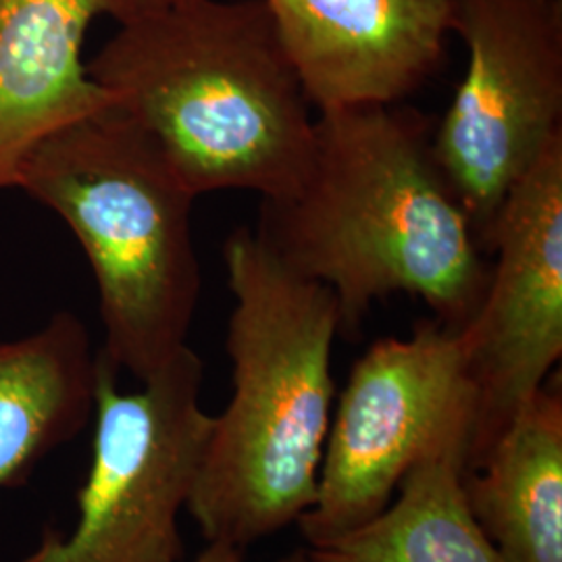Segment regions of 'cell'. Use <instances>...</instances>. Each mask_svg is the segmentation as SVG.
Returning <instances> with one entry per match:
<instances>
[{"mask_svg": "<svg viewBox=\"0 0 562 562\" xmlns=\"http://www.w3.org/2000/svg\"><path fill=\"white\" fill-rule=\"evenodd\" d=\"M473 517L506 562H562V392L546 382L473 469Z\"/></svg>", "mask_w": 562, "mask_h": 562, "instance_id": "cell-12", "label": "cell"}, {"mask_svg": "<svg viewBox=\"0 0 562 562\" xmlns=\"http://www.w3.org/2000/svg\"><path fill=\"white\" fill-rule=\"evenodd\" d=\"M319 111L398 104L446 59L450 0H262Z\"/></svg>", "mask_w": 562, "mask_h": 562, "instance_id": "cell-9", "label": "cell"}, {"mask_svg": "<svg viewBox=\"0 0 562 562\" xmlns=\"http://www.w3.org/2000/svg\"><path fill=\"white\" fill-rule=\"evenodd\" d=\"M462 469L452 452L425 459L380 515L313 550L325 562H506L467 504Z\"/></svg>", "mask_w": 562, "mask_h": 562, "instance_id": "cell-13", "label": "cell"}, {"mask_svg": "<svg viewBox=\"0 0 562 562\" xmlns=\"http://www.w3.org/2000/svg\"><path fill=\"white\" fill-rule=\"evenodd\" d=\"M134 0H0V192L30 153L74 121L115 104L88 74L92 21L120 20Z\"/></svg>", "mask_w": 562, "mask_h": 562, "instance_id": "cell-10", "label": "cell"}, {"mask_svg": "<svg viewBox=\"0 0 562 562\" xmlns=\"http://www.w3.org/2000/svg\"><path fill=\"white\" fill-rule=\"evenodd\" d=\"M120 369L97 359L94 440L71 536L46 529L20 562H181L180 513L201 471L213 415L201 406L204 362L186 344L121 392Z\"/></svg>", "mask_w": 562, "mask_h": 562, "instance_id": "cell-5", "label": "cell"}, {"mask_svg": "<svg viewBox=\"0 0 562 562\" xmlns=\"http://www.w3.org/2000/svg\"><path fill=\"white\" fill-rule=\"evenodd\" d=\"M450 30L467 69L431 150L490 255L510 190L562 136V0H450Z\"/></svg>", "mask_w": 562, "mask_h": 562, "instance_id": "cell-7", "label": "cell"}, {"mask_svg": "<svg viewBox=\"0 0 562 562\" xmlns=\"http://www.w3.org/2000/svg\"><path fill=\"white\" fill-rule=\"evenodd\" d=\"M244 550L229 543L209 542L201 554L192 562H241Z\"/></svg>", "mask_w": 562, "mask_h": 562, "instance_id": "cell-14", "label": "cell"}, {"mask_svg": "<svg viewBox=\"0 0 562 562\" xmlns=\"http://www.w3.org/2000/svg\"><path fill=\"white\" fill-rule=\"evenodd\" d=\"M97 359L88 327L71 311L0 344V490L20 487L86 429L94 415Z\"/></svg>", "mask_w": 562, "mask_h": 562, "instance_id": "cell-11", "label": "cell"}, {"mask_svg": "<svg viewBox=\"0 0 562 562\" xmlns=\"http://www.w3.org/2000/svg\"><path fill=\"white\" fill-rule=\"evenodd\" d=\"M115 21L88 74L196 199L299 183L315 120L262 0H134Z\"/></svg>", "mask_w": 562, "mask_h": 562, "instance_id": "cell-2", "label": "cell"}, {"mask_svg": "<svg viewBox=\"0 0 562 562\" xmlns=\"http://www.w3.org/2000/svg\"><path fill=\"white\" fill-rule=\"evenodd\" d=\"M431 136V121L401 102L323 111L299 183L261 201L255 234L294 273L334 292L346 336L373 302L398 292L422 299L450 329L482 304L492 257Z\"/></svg>", "mask_w": 562, "mask_h": 562, "instance_id": "cell-1", "label": "cell"}, {"mask_svg": "<svg viewBox=\"0 0 562 562\" xmlns=\"http://www.w3.org/2000/svg\"><path fill=\"white\" fill-rule=\"evenodd\" d=\"M15 188L80 241L99 290L102 355L138 382L150 378L188 344L201 299L196 196L117 104L42 140Z\"/></svg>", "mask_w": 562, "mask_h": 562, "instance_id": "cell-4", "label": "cell"}, {"mask_svg": "<svg viewBox=\"0 0 562 562\" xmlns=\"http://www.w3.org/2000/svg\"><path fill=\"white\" fill-rule=\"evenodd\" d=\"M490 257L482 304L459 329L477 392L464 471L482 461L561 362L562 136L510 190Z\"/></svg>", "mask_w": 562, "mask_h": 562, "instance_id": "cell-8", "label": "cell"}, {"mask_svg": "<svg viewBox=\"0 0 562 562\" xmlns=\"http://www.w3.org/2000/svg\"><path fill=\"white\" fill-rule=\"evenodd\" d=\"M276 562H325V559H323L317 550L306 548V550H296L290 557H283V559Z\"/></svg>", "mask_w": 562, "mask_h": 562, "instance_id": "cell-15", "label": "cell"}, {"mask_svg": "<svg viewBox=\"0 0 562 562\" xmlns=\"http://www.w3.org/2000/svg\"><path fill=\"white\" fill-rule=\"evenodd\" d=\"M223 261L234 392L213 417L186 510L206 543L246 550L315 504L341 317L327 285L285 267L250 227L225 240Z\"/></svg>", "mask_w": 562, "mask_h": 562, "instance_id": "cell-3", "label": "cell"}, {"mask_svg": "<svg viewBox=\"0 0 562 562\" xmlns=\"http://www.w3.org/2000/svg\"><path fill=\"white\" fill-rule=\"evenodd\" d=\"M475 422L477 392L459 329L422 319L408 338L375 341L350 371L323 448L317 498L296 521L308 548L380 515L425 459L452 452L467 467Z\"/></svg>", "mask_w": 562, "mask_h": 562, "instance_id": "cell-6", "label": "cell"}]
</instances>
